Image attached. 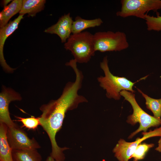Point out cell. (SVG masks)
<instances>
[{"instance_id":"obj_1","label":"cell","mask_w":161,"mask_h":161,"mask_svg":"<svg viewBox=\"0 0 161 161\" xmlns=\"http://www.w3.org/2000/svg\"><path fill=\"white\" fill-rule=\"evenodd\" d=\"M71 67L76 75L75 81L66 83L58 99L51 100L40 108L42 112L39 117L40 125L48 135L51 143L52 151L50 156L57 161L64 160L63 152L68 149L59 147L55 140L56 135L62 127L66 113L77 108L80 103L88 102L85 97L78 94L83 78L82 72L78 68L76 63L72 64Z\"/></svg>"},{"instance_id":"obj_2","label":"cell","mask_w":161,"mask_h":161,"mask_svg":"<svg viewBox=\"0 0 161 161\" xmlns=\"http://www.w3.org/2000/svg\"><path fill=\"white\" fill-rule=\"evenodd\" d=\"M108 63V57L106 56L100 63L104 76H100L97 78L100 86L106 91L107 97L119 100L122 91L126 90L134 93L135 91L133 87L136 82H133L125 77L113 75L109 70Z\"/></svg>"},{"instance_id":"obj_3","label":"cell","mask_w":161,"mask_h":161,"mask_svg":"<svg viewBox=\"0 0 161 161\" xmlns=\"http://www.w3.org/2000/svg\"><path fill=\"white\" fill-rule=\"evenodd\" d=\"M64 47L71 51L77 63H87L96 52L93 35L88 31L71 35L65 43Z\"/></svg>"},{"instance_id":"obj_4","label":"cell","mask_w":161,"mask_h":161,"mask_svg":"<svg viewBox=\"0 0 161 161\" xmlns=\"http://www.w3.org/2000/svg\"><path fill=\"white\" fill-rule=\"evenodd\" d=\"M120 95L129 103L133 110L132 114L128 117L126 122L132 126L134 125L137 123L140 124L138 129L130 134L128 139L132 138L141 131L147 132L150 128L157 127L161 125V120L150 115L141 108L136 101L134 93L123 90L120 92Z\"/></svg>"},{"instance_id":"obj_5","label":"cell","mask_w":161,"mask_h":161,"mask_svg":"<svg viewBox=\"0 0 161 161\" xmlns=\"http://www.w3.org/2000/svg\"><path fill=\"white\" fill-rule=\"evenodd\" d=\"M95 51L101 52L120 51L129 46L126 35L123 32H98L93 35Z\"/></svg>"},{"instance_id":"obj_6","label":"cell","mask_w":161,"mask_h":161,"mask_svg":"<svg viewBox=\"0 0 161 161\" xmlns=\"http://www.w3.org/2000/svg\"><path fill=\"white\" fill-rule=\"evenodd\" d=\"M116 14L123 18L135 16L144 19L147 13L161 9V0H122Z\"/></svg>"},{"instance_id":"obj_7","label":"cell","mask_w":161,"mask_h":161,"mask_svg":"<svg viewBox=\"0 0 161 161\" xmlns=\"http://www.w3.org/2000/svg\"><path fill=\"white\" fill-rule=\"evenodd\" d=\"M143 136L137 138L134 142H127L120 139L113 150L115 157L119 161H129L138 145L149 138L161 136V126L149 132L142 133Z\"/></svg>"},{"instance_id":"obj_8","label":"cell","mask_w":161,"mask_h":161,"mask_svg":"<svg viewBox=\"0 0 161 161\" xmlns=\"http://www.w3.org/2000/svg\"><path fill=\"white\" fill-rule=\"evenodd\" d=\"M7 137L12 150L37 149L41 148L34 138H29L24 131L17 124L13 126L8 127Z\"/></svg>"},{"instance_id":"obj_9","label":"cell","mask_w":161,"mask_h":161,"mask_svg":"<svg viewBox=\"0 0 161 161\" xmlns=\"http://www.w3.org/2000/svg\"><path fill=\"white\" fill-rule=\"evenodd\" d=\"M22 99L21 95L11 88L3 86L0 93V123L6 124L8 127L16 124L10 117L9 110L10 103L14 101Z\"/></svg>"},{"instance_id":"obj_10","label":"cell","mask_w":161,"mask_h":161,"mask_svg":"<svg viewBox=\"0 0 161 161\" xmlns=\"http://www.w3.org/2000/svg\"><path fill=\"white\" fill-rule=\"evenodd\" d=\"M23 15H19L13 21L0 29V62L4 70L8 73H12L15 69L9 66L6 62L3 54L4 45L7 38L12 34L18 28L21 20L23 18Z\"/></svg>"},{"instance_id":"obj_11","label":"cell","mask_w":161,"mask_h":161,"mask_svg":"<svg viewBox=\"0 0 161 161\" xmlns=\"http://www.w3.org/2000/svg\"><path fill=\"white\" fill-rule=\"evenodd\" d=\"M73 21L70 13L65 14L59 18L55 24L46 29L44 32L56 34L60 38L62 43L66 42L72 33Z\"/></svg>"},{"instance_id":"obj_12","label":"cell","mask_w":161,"mask_h":161,"mask_svg":"<svg viewBox=\"0 0 161 161\" xmlns=\"http://www.w3.org/2000/svg\"><path fill=\"white\" fill-rule=\"evenodd\" d=\"M7 127L5 123H0V161H13L12 149L7 138Z\"/></svg>"},{"instance_id":"obj_13","label":"cell","mask_w":161,"mask_h":161,"mask_svg":"<svg viewBox=\"0 0 161 161\" xmlns=\"http://www.w3.org/2000/svg\"><path fill=\"white\" fill-rule=\"evenodd\" d=\"M23 0H14L8 5L4 7L0 13V27L1 28L8 23L10 19L20 11Z\"/></svg>"},{"instance_id":"obj_14","label":"cell","mask_w":161,"mask_h":161,"mask_svg":"<svg viewBox=\"0 0 161 161\" xmlns=\"http://www.w3.org/2000/svg\"><path fill=\"white\" fill-rule=\"evenodd\" d=\"M103 23L102 20L100 18L86 19L78 16L73 22L72 33V34L79 33L86 29L99 26Z\"/></svg>"},{"instance_id":"obj_15","label":"cell","mask_w":161,"mask_h":161,"mask_svg":"<svg viewBox=\"0 0 161 161\" xmlns=\"http://www.w3.org/2000/svg\"><path fill=\"white\" fill-rule=\"evenodd\" d=\"M13 161H42L41 155L36 149H13Z\"/></svg>"},{"instance_id":"obj_16","label":"cell","mask_w":161,"mask_h":161,"mask_svg":"<svg viewBox=\"0 0 161 161\" xmlns=\"http://www.w3.org/2000/svg\"><path fill=\"white\" fill-rule=\"evenodd\" d=\"M46 2L45 0H23L19 15L28 14V16H34L44 9Z\"/></svg>"},{"instance_id":"obj_17","label":"cell","mask_w":161,"mask_h":161,"mask_svg":"<svg viewBox=\"0 0 161 161\" xmlns=\"http://www.w3.org/2000/svg\"><path fill=\"white\" fill-rule=\"evenodd\" d=\"M137 89L145 98L146 108L152 112L154 117L161 120V98L156 99L151 98L140 89Z\"/></svg>"},{"instance_id":"obj_18","label":"cell","mask_w":161,"mask_h":161,"mask_svg":"<svg viewBox=\"0 0 161 161\" xmlns=\"http://www.w3.org/2000/svg\"><path fill=\"white\" fill-rule=\"evenodd\" d=\"M154 145V144L152 143L148 144L143 143H140L131 156L130 159L133 158V161H138L143 159L147 152Z\"/></svg>"},{"instance_id":"obj_19","label":"cell","mask_w":161,"mask_h":161,"mask_svg":"<svg viewBox=\"0 0 161 161\" xmlns=\"http://www.w3.org/2000/svg\"><path fill=\"white\" fill-rule=\"evenodd\" d=\"M148 30L160 31H161V16H151L146 14L144 18Z\"/></svg>"},{"instance_id":"obj_20","label":"cell","mask_w":161,"mask_h":161,"mask_svg":"<svg viewBox=\"0 0 161 161\" xmlns=\"http://www.w3.org/2000/svg\"><path fill=\"white\" fill-rule=\"evenodd\" d=\"M17 120L21 122L23 126L29 129L35 130L38 125H40L39 117H35L33 116L27 118H24L15 116Z\"/></svg>"},{"instance_id":"obj_21","label":"cell","mask_w":161,"mask_h":161,"mask_svg":"<svg viewBox=\"0 0 161 161\" xmlns=\"http://www.w3.org/2000/svg\"><path fill=\"white\" fill-rule=\"evenodd\" d=\"M155 150L161 153V136L158 142V146L155 149Z\"/></svg>"},{"instance_id":"obj_22","label":"cell","mask_w":161,"mask_h":161,"mask_svg":"<svg viewBox=\"0 0 161 161\" xmlns=\"http://www.w3.org/2000/svg\"><path fill=\"white\" fill-rule=\"evenodd\" d=\"M46 161H57L55 160L50 156L48 157L46 159Z\"/></svg>"},{"instance_id":"obj_23","label":"cell","mask_w":161,"mask_h":161,"mask_svg":"<svg viewBox=\"0 0 161 161\" xmlns=\"http://www.w3.org/2000/svg\"><path fill=\"white\" fill-rule=\"evenodd\" d=\"M11 0H5L3 1V4L4 7L7 6V4H8Z\"/></svg>"}]
</instances>
